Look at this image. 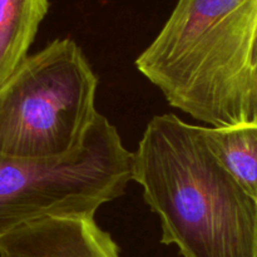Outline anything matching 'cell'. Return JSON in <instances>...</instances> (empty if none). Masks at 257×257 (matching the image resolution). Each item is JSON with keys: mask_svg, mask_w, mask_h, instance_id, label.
Instances as JSON below:
<instances>
[{"mask_svg": "<svg viewBox=\"0 0 257 257\" xmlns=\"http://www.w3.org/2000/svg\"><path fill=\"white\" fill-rule=\"evenodd\" d=\"M132 180L183 257H257V203L220 165L200 125L156 115L133 153Z\"/></svg>", "mask_w": 257, "mask_h": 257, "instance_id": "6da1fadb", "label": "cell"}, {"mask_svg": "<svg viewBox=\"0 0 257 257\" xmlns=\"http://www.w3.org/2000/svg\"><path fill=\"white\" fill-rule=\"evenodd\" d=\"M257 0H178L137 69L172 107L210 127L245 122Z\"/></svg>", "mask_w": 257, "mask_h": 257, "instance_id": "7a4b0ae2", "label": "cell"}, {"mask_svg": "<svg viewBox=\"0 0 257 257\" xmlns=\"http://www.w3.org/2000/svg\"><path fill=\"white\" fill-rule=\"evenodd\" d=\"M98 79L79 45L55 39L0 87V155L54 160L84 146Z\"/></svg>", "mask_w": 257, "mask_h": 257, "instance_id": "3957f363", "label": "cell"}, {"mask_svg": "<svg viewBox=\"0 0 257 257\" xmlns=\"http://www.w3.org/2000/svg\"><path fill=\"white\" fill-rule=\"evenodd\" d=\"M0 257H120L112 236L94 217H47L0 237Z\"/></svg>", "mask_w": 257, "mask_h": 257, "instance_id": "277c9868", "label": "cell"}, {"mask_svg": "<svg viewBox=\"0 0 257 257\" xmlns=\"http://www.w3.org/2000/svg\"><path fill=\"white\" fill-rule=\"evenodd\" d=\"M49 0H0V87L28 58Z\"/></svg>", "mask_w": 257, "mask_h": 257, "instance_id": "5b68a950", "label": "cell"}, {"mask_svg": "<svg viewBox=\"0 0 257 257\" xmlns=\"http://www.w3.org/2000/svg\"><path fill=\"white\" fill-rule=\"evenodd\" d=\"M201 130L211 153L257 203V124L243 122Z\"/></svg>", "mask_w": 257, "mask_h": 257, "instance_id": "8992f818", "label": "cell"}, {"mask_svg": "<svg viewBox=\"0 0 257 257\" xmlns=\"http://www.w3.org/2000/svg\"><path fill=\"white\" fill-rule=\"evenodd\" d=\"M243 113H245V122L257 124V25L247 60Z\"/></svg>", "mask_w": 257, "mask_h": 257, "instance_id": "52a82bcc", "label": "cell"}]
</instances>
